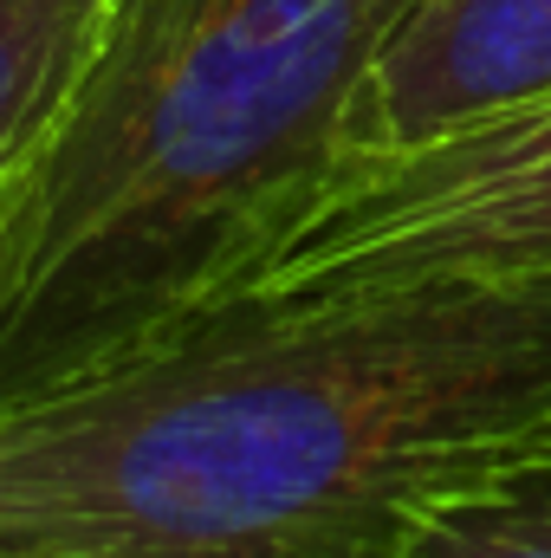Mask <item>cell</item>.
Masks as SVG:
<instances>
[{
    "label": "cell",
    "instance_id": "cell-2",
    "mask_svg": "<svg viewBox=\"0 0 551 558\" xmlns=\"http://www.w3.org/2000/svg\"><path fill=\"white\" fill-rule=\"evenodd\" d=\"M409 0H98L0 162V410L234 299L338 175Z\"/></svg>",
    "mask_w": 551,
    "mask_h": 558
},
{
    "label": "cell",
    "instance_id": "cell-1",
    "mask_svg": "<svg viewBox=\"0 0 551 558\" xmlns=\"http://www.w3.org/2000/svg\"><path fill=\"white\" fill-rule=\"evenodd\" d=\"M551 422V267L228 299L0 410V558H403Z\"/></svg>",
    "mask_w": 551,
    "mask_h": 558
},
{
    "label": "cell",
    "instance_id": "cell-4",
    "mask_svg": "<svg viewBox=\"0 0 551 558\" xmlns=\"http://www.w3.org/2000/svg\"><path fill=\"white\" fill-rule=\"evenodd\" d=\"M551 98V0H409L344 124V156H409Z\"/></svg>",
    "mask_w": 551,
    "mask_h": 558
},
{
    "label": "cell",
    "instance_id": "cell-3",
    "mask_svg": "<svg viewBox=\"0 0 551 558\" xmlns=\"http://www.w3.org/2000/svg\"><path fill=\"white\" fill-rule=\"evenodd\" d=\"M506 267H551V98L409 156L338 169L241 292L292 299Z\"/></svg>",
    "mask_w": 551,
    "mask_h": 558
},
{
    "label": "cell",
    "instance_id": "cell-5",
    "mask_svg": "<svg viewBox=\"0 0 551 558\" xmlns=\"http://www.w3.org/2000/svg\"><path fill=\"white\" fill-rule=\"evenodd\" d=\"M403 558H551V422L428 500Z\"/></svg>",
    "mask_w": 551,
    "mask_h": 558
},
{
    "label": "cell",
    "instance_id": "cell-6",
    "mask_svg": "<svg viewBox=\"0 0 551 558\" xmlns=\"http://www.w3.org/2000/svg\"><path fill=\"white\" fill-rule=\"evenodd\" d=\"M98 0H0V162L65 85Z\"/></svg>",
    "mask_w": 551,
    "mask_h": 558
}]
</instances>
